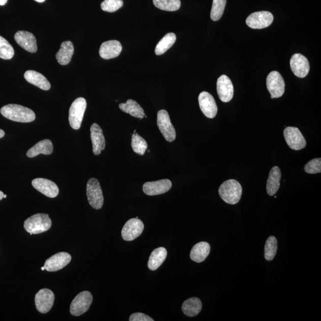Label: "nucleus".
<instances>
[{
    "mask_svg": "<svg viewBox=\"0 0 321 321\" xmlns=\"http://www.w3.org/2000/svg\"><path fill=\"white\" fill-rule=\"evenodd\" d=\"M0 112L8 119L20 123H30L36 118L32 110L17 104L7 105L2 108Z\"/></svg>",
    "mask_w": 321,
    "mask_h": 321,
    "instance_id": "f257e3e1",
    "label": "nucleus"
},
{
    "mask_svg": "<svg viewBox=\"0 0 321 321\" xmlns=\"http://www.w3.org/2000/svg\"><path fill=\"white\" fill-rule=\"evenodd\" d=\"M219 196L227 204L235 205L240 201L242 187L238 181L230 179L224 181L218 189Z\"/></svg>",
    "mask_w": 321,
    "mask_h": 321,
    "instance_id": "f03ea898",
    "label": "nucleus"
},
{
    "mask_svg": "<svg viewBox=\"0 0 321 321\" xmlns=\"http://www.w3.org/2000/svg\"><path fill=\"white\" fill-rule=\"evenodd\" d=\"M52 221L49 215L37 214L27 218L24 222V228L30 235L47 231L51 228Z\"/></svg>",
    "mask_w": 321,
    "mask_h": 321,
    "instance_id": "7ed1b4c3",
    "label": "nucleus"
},
{
    "mask_svg": "<svg viewBox=\"0 0 321 321\" xmlns=\"http://www.w3.org/2000/svg\"><path fill=\"white\" fill-rule=\"evenodd\" d=\"M86 106V100L83 98L80 97L73 101L71 108H70L69 123L71 126L75 130H78L81 126Z\"/></svg>",
    "mask_w": 321,
    "mask_h": 321,
    "instance_id": "20e7f679",
    "label": "nucleus"
},
{
    "mask_svg": "<svg viewBox=\"0 0 321 321\" xmlns=\"http://www.w3.org/2000/svg\"><path fill=\"white\" fill-rule=\"evenodd\" d=\"M86 195L89 203L95 209H100L104 204V197L99 181L91 178L86 186Z\"/></svg>",
    "mask_w": 321,
    "mask_h": 321,
    "instance_id": "39448f33",
    "label": "nucleus"
},
{
    "mask_svg": "<svg viewBox=\"0 0 321 321\" xmlns=\"http://www.w3.org/2000/svg\"><path fill=\"white\" fill-rule=\"evenodd\" d=\"M157 125L167 141L172 142L175 140V129L171 122L169 114L166 110H162L158 111L157 114Z\"/></svg>",
    "mask_w": 321,
    "mask_h": 321,
    "instance_id": "423d86ee",
    "label": "nucleus"
},
{
    "mask_svg": "<svg viewBox=\"0 0 321 321\" xmlns=\"http://www.w3.org/2000/svg\"><path fill=\"white\" fill-rule=\"evenodd\" d=\"M93 301L91 293L88 291L80 292L73 300L71 305L72 315L79 316L88 311Z\"/></svg>",
    "mask_w": 321,
    "mask_h": 321,
    "instance_id": "0eeeda50",
    "label": "nucleus"
},
{
    "mask_svg": "<svg viewBox=\"0 0 321 321\" xmlns=\"http://www.w3.org/2000/svg\"><path fill=\"white\" fill-rule=\"evenodd\" d=\"M273 14L267 11L254 12L246 19V24L250 28L261 29L270 26L273 23Z\"/></svg>",
    "mask_w": 321,
    "mask_h": 321,
    "instance_id": "6e6552de",
    "label": "nucleus"
},
{
    "mask_svg": "<svg viewBox=\"0 0 321 321\" xmlns=\"http://www.w3.org/2000/svg\"><path fill=\"white\" fill-rule=\"evenodd\" d=\"M267 87L268 91L274 99H278L285 91V82L280 73L277 71L271 72L267 78Z\"/></svg>",
    "mask_w": 321,
    "mask_h": 321,
    "instance_id": "1a4fd4ad",
    "label": "nucleus"
},
{
    "mask_svg": "<svg viewBox=\"0 0 321 321\" xmlns=\"http://www.w3.org/2000/svg\"><path fill=\"white\" fill-rule=\"evenodd\" d=\"M284 137L289 147L295 151H299L306 147L305 139L297 127H286L284 131Z\"/></svg>",
    "mask_w": 321,
    "mask_h": 321,
    "instance_id": "9d476101",
    "label": "nucleus"
},
{
    "mask_svg": "<svg viewBox=\"0 0 321 321\" xmlns=\"http://www.w3.org/2000/svg\"><path fill=\"white\" fill-rule=\"evenodd\" d=\"M144 229V223L140 219L137 218L129 219L122 229V238L130 242L140 236Z\"/></svg>",
    "mask_w": 321,
    "mask_h": 321,
    "instance_id": "9b49d317",
    "label": "nucleus"
},
{
    "mask_svg": "<svg viewBox=\"0 0 321 321\" xmlns=\"http://www.w3.org/2000/svg\"><path fill=\"white\" fill-rule=\"evenodd\" d=\"M55 296L50 289H41L37 293L35 302L37 310L41 313L50 311L54 305Z\"/></svg>",
    "mask_w": 321,
    "mask_h": 321,
    "instance_id": "f8f14e48",
    "label": "nucleus"
},
{
    "mask_svg": "<svg viewBox=\"0 0 321 321\" xmlns=\"http://www.w3.org/2000/svg\"><path fill=\"white\" fill-rule=\"evenodd\" d=\"M199 104L202 112L209 118H213L217 114L218 107L215 101L210 93L202 92L198 98Z\"/></svg>",
    "mask_w": 321,
    "mask_h": 321,
    "instance_id": "ddd939ff",
    "label": "nucleus"
},
{
    "mask_svg": "<svg viewBox=\"0 0 321 321\" xmlns=\"http://www.w3.org/2000/svg\"><path fill=\"white\" fill-rule=\"evenodd\" d=\"M72 256L66 252H59L48 258L45 261L44 267L45 270L49 272H55L60 270L71 263Z\"/></svg>",
    "mask_w": 321,
    "mask_h": 321,
    "instance_id": "4468645a",
    "label": "nucleus"
},
{
    "mask_svg": "<svg viewBox=\"0 0 321 321\" xmlns=\"http://www.w3.org/2000/svg\"><path fill=\"white\" fill-rule=\"evenodd\" d=\"M290 64L293 73L298 78H305L308 75L310 71L309 62L304 55L301 54L293 55Z\"/></svg>",
    "mask_w": 321,
    "mask_h": 321,
    "instance_id": "2eb2a0df",
    "label": "nucleus"
},
{
    "mask_svg": "<svg viewBox=\"0 0 321 321\" xmlns=\"http://www.w3.org/2000/svg\"><path fill=\"white\" fill-rule=\"evenodd\" d=\"M172 187V181L169 179H163L145 183L143 186V191L149 196H155L167 192Z\"/></svg>",
    "mask_w": 321,
    "mask_h": 321,
    "instance_id": "dca6fc26",
    "label": "nucleus"
},
{
    "mask_svg": "<svg viewBox=\"0 0 321 321\" xmlns=\"http://www.w3.org/2000/svg\"><path fill=\"white\" fill-rule=\"evenodd\" d=\"M217 90L219 99L222 102L228 103L234 95V88L232 80L228 76L221 75L217 80Z\"/></svg>",
    "mask_w": 321,
    "mask_h": 321,
    "instance_id": "f3484780",
    "label": "nucleus"
},
{
    "mask_svg": "<svg viewBox=\"0 0 321 321\" xmlns=\"http://www.w3.org/2000/svg\"><path fill=\"white\" fill-rule=\"evenodd\" d=\"M32 184L35 189L47 197L53 198L58 195L59 189L57 184L50 180L37 178L33 180Z\"/></svg>",
    "mask_w": 321,
    "mask_h": 321,
    "instance_id": "a211bd4d",
    "label": "nucleus"
},
{
    "mask_svg": "<svg viewBox=\"0 0 321 321\" xmlns=\"http://www.w3.org/2000/svg\"><path fill=\"white\" fill-rule=\"evenodd\" d=\"M15 40L24 50L32 53L37 51V40L32 33L25 30L18 31L15 34Z\"/></svg>",
    "mask_w": 321,
    "mask_h": 321,
    "instance_id": "6ab92c4d",
    "label": "nucleus"
},
{
    "mask_svg": "<svg viewBox=\"0 0 321 321\" xmlns=\"http://www.w3.org/2000/svg\"><path fill=\"white\" fill-rule=\"evenodd\" d=\"M90 138H91L93 147V153L99 155L106 148V139L100 125L93 123L90 127Z\"/></svg>",
    "mask_w": 321,
    "mask_h": 321,
    "instance_id": "aec40b11",
    "label": "nucleus"
},
{
    "mask_svg": "<svg viewBox=\"0 0 321 321\" xmlns=\"http://www.w3.org/2000/svg\"><path fill=\"white\" fill-rule=\"evenodd\" d=\"M122 51V45L119 41L111 40L101 44L100 55L101 58L109 60L118 56Z\"/></svg>",
    "mask_w": 321,
    "mask_h": 321,
    "instance_id": "412c9836",
    "label": "nucleus"
},
{
    "mask_svg": "<svg viewBox=\"0 0 321 321\" xmlns=\"http://www.w3.org/2000/svg\"><path fill=\"white\" fill-rule=\"evenodd\" d=\"M281 173L280 168L275 166L271 169L267 183V191L270 196H274L280 187Z\"/></svg>",
    "mask_w": 321,
    "mask_h": 321,
    "instance_id": "4be33fe9",
    "label": "nucleus"
},
{
    "mask_svg": "<svg viewBox=\"0 0 321 321\" xmlns=\"http://www.w3.org/2000/svg\"><path fill=\"white\" fill-rule=\"evenodd\" d=\"M24 77L26 81L41 89L48 90L51 88L50 83L44 75L39 72L27 71L24 73Z\"/></svg>",
    "mask_w": 321,
    "mask_h": 321,
    "instance_id": "5701e85b",
    "label": "nucleus"
},
{
    "mask_svg": "<svg viewBox=\"0 0 321 321\" xmlns=\"http://www.w3.org/2000/svg\"><path fill=\"white\" fill-rule=\"evenodd\" d=\"M211 246L205 242L198 243L191 249L190 253V259L195 263L204 262L210 253Z\"/></svg>",
    "mask_w": 321,
    "mask_h": 321,
    "instance_id": "b1692460",
    "label": "nucleus"
},
{
    "mask_svg": "<svg viewBox=\"0 0 321 321\" xmlns=\"http://www.w3.org/2000/svg\"><path fill=\"white\" fill-rule=\"evenodd\" d=\"M74 53V46L71 41L63 42L61 45L60 50L55 55L59 64L65 66L71 62Z\"/></svg>",
    "mask_w": 321,
    "mask_h": 321,
    "instance_id": "393cba45",
    "label": "nucleus"
},
{
    "mask_svg": "<svg viewBox=\"0 0 321 321\" xmlns=\"http://www.w3.org/2000/svg\"><path fill=\"white\" fill-rule=\"evenodd\" d=\"M53 152V145L50 140L44 139L41 141L27 152V156L29 158H34L39 154L50 155Z\"/></svg>",
    "mask_w": 321,
    "mask_h": 321,
    "instance_id": "a878e982",
    "label": "nucleus"
},
{
    "mask_svg": "<svg viewBox=\"0 0 321 321\" xmlns=\"http://www.w3.org/2000/svg\"><path fill=\"white\" fill-rule=\"evenodd\" d=\"M167 251L163 247L155 249L151 253L149 256L148 263L149 269L151 271H155L163 264L166 259Z\"/></svg>",
    "mask_w": 321,
    "mask_h": 321,
    "instance_id": "bb28decb",
    "label": "nucleus"
},
{
    "mask_svg": "<svg viewBox=\"0 0 321 321\" xmlns=\"http://www.w3.org/2000/svg\"><path fill=\"white\" fill-rule=\"evenodd\" d=\"M120 109L125 113L131 115L132 116L142 119L145 116L144 110H143L137 101L128 100L125 103L119 105Z\"/></svg>",
    "mask_w": 321,
    "mask_h": 321,
    "instance_id": "cd10ccee",
    "label": "nucleus"
},
{
    "mask_svg": "<svg viewBox=\"0 0 321 321\" xmlns=\"http://www.w3.org/2000/svg\"><path fill=\"white\" fill-rule=\"evenodd\" d=\"M202 308V302L198 298H191L186 300L181 307L184 315L189 317L198 315L201 311Z\"/></svg>",
    "mask_w": 321,
    "mask_h": 321,
    "instance_id": "c85d7f7f",
    "label": "nucleus"
},
{
    "mask_svg": "<svg viewBox=\"0 0 321 321\" xmlns=\"http://www.w3.org/2000/svg\"><path fill=\"white\" fill-rule=\"evenodd\" d=\"M176 36L174 33H169L166 35L156 45L155 53L157 55L165 54L175 43Z\"/></svg>",
    "mask_w": 321,
    "mask_h": 321,
    "instance_id": "c756f323",
    "label": "nucleus"
},
{
    "mask_svg": "<svg viewBox=\"0 0 321 321\" xmlns=\"http://www.w3.org/2000/svg\"><path fill=\"white\" fill-rule=\"evenodd\" d=\"M278 249V243L276 237L270 236L266 241L265 245L264 256L268 261L274 260Z\"/></svg>",
    "mask_w": 321,
    "mask_h": 321,
    "instance_id": "7c9ffc66",
    "label": "nucleus"
},
{
    "mask_svg": "<svg viewBox=\"0 0 321 321\" xmlns=\"http://www.w3.org/2000/svg\"><path fill=\"white\" fill-rule=\"evenodd\" d=\"M132 147L135 153L140 155H144L148 148L147 142L137 134L136 131H134L132 137Z\"/></svg>",
    "mask_w": 321,
    "mask_h": 321,
    "instance_id": "2f4dec72",
    "label": "nucleus"
},
{
    "mask_svg": "<svg viewBox=\"0 0 321 321\" xmlns=\"http://www.w3.org/2000/svg\"><path fill=\"white\" fill-rule=\"evenodd\" d=\"M156 8L168 12H174L179 10L181 6L180 0H153Z\"/></svg>",
    "mask_w": 321,
    "mask_h": 321,
    "instance_id": "473e14b6",
    "label": "nucleus"
},
{
    "mask_svg": "<svg viewBox=\"0 0 321 321\" xmlns=\"http://www.w3.org/2000/svg\"><path fill=\"white\" fill-rule=\"evenodd\" d=\"M227 0H213L211 12V18L213 21H218L224 13Z\"/></svg>",
    "mask_w": 321,
    "mask_h": 321,
    "instance_id": "72a5a7b5",
    "label": "nucleus"
},
{
    "mask_svg": "<svg viewBox=\"0 0 321 321\" xmlns=\"http://www.w3.org/2000/svg\"><path fill=\"white\" fill-rule=\"evenodd\" d=\"M15 55V51L8 41L0 36V58L4 60H10Z\"/></svg>",
    "mask_w": 321,
    "mask_h": 321,
    "instance_id": "f704fd0d",
    "label": "nucleus"
},
{
    "mask_svg": "<svg viewBox=\"0 0 321 321\" xmlns=\"http://www.w3.org/2000/svg\"><path fill=\"white\" fill-rule=\"evenodd\" d=\"M123 5V0H104L101 8L105 12L113 13L120 9Z\"/></svg>",
    "mask_w": 321,
    "mask_h": 321,
    "instance_id": "c9c22d12",
    "label": "nucleus"
},
{
    "mask_svg": "<svg viewBox=\"0 0 321 321\" xmlns=\"http://www.w3.org/2000/svg\"><path fill=\"white\" fill-rule=\"evenodd\" d=\"M305 172L309 174H317L321 172V159L315 158L310 160L305 166Z\"/></svg>",
    "mask_w": 321,
    "mask_h": 321,
    "instance_id": "e433bc0d",
    "label": "nucleus"
},
{
    "mask_svg": "<svg viewBox=\"0 0 321 321\" xmlns=\"http://www.w3.org/2000/svg\"><path fill=\"white\" fill-rule=\"evenodd\" d=\"M130 321H153L151 317L142 313H133L129 318Z\"/></svg>",
    "mask_w": 321,
    "mask_h": 321,
    "instance_id": "4c0bfd02",
    "label": "nucleus"
},
{
    "mask_svg": "<svg viewBox=\"0 0 321 321\" xmlns=\"http://www.w3.org/2000/svg\"><path fill=\"white\" fill-rule=\"evenodd\" d=\"M5 135V132H4V131L2 130V129H0V139L4 137Z\"/></svg>",
    "mask_w": 321,
    "mask_h": 321,
    "instance_id": "58836bf2",
    "label": "nucleus"
},
{
    "mask_svg": "<svg viewBox=\"0 0 321 321\" xmlns=\"http://www.w3.org/2000/svg\"><path fill=\"white\" fill-rule=\"evenodd\" d=\"M8 0H0V6H4L8 2Z\"/></svg>",
    "mask_w": 321,
    "mask_h": 321,
    "instance_id": "ea45409f",
    "label": "nucleus"
},
{
    "mask_svg": "<svg viewBox=\"0 0 321 321\" xmlns=\"http://www.w3.org/2000/svg\"><path fill=\"white\" fill-rule=\"evenodd\" d=\"M3 196H4V194H3V191H0V201L3 200Z\"/></svg>",
    "mask_w": 321,
    "mask_h": 321,
    "instance_id": "a19ab883",
    "label": "nucleus"
},
{
    "mask_svg": "<svg viewBox=\"0 0 321 321\" xmlns=\"http://www.w3.org/2000/svg\"><path fill=\"white\" fill-rule=\"evenodd\" d=\"M35 1H36L38 3H43L45 1V0H35Z\"/></svg>",
    "mask_w": 321,
    "mask_h": 321,
    "instance_id": "79ce46f5",
    "label": "nucleus"
},
{
    "mask_svg": "<svg viewBox=\"0 0 321 321\" xmlns=\"http://www.w3.org/2000/svg\"><path fill=\"white\" fill-rule=\"evenodd\" d=\"M45 270V267H42V268H41V270H42V271H44V270Z\"/></svg>",
    "mask_w": 321,
    "mask_h": 321,
    "instance_id": "37998d69",
    "label": "nucleus"
},
{
    "mask_svg": "<svg viewBox=\"0 0 321 321\" xmlns=\"http://www.w3.org/2000/svg\"><path fill=\"white\" fill-rule=\"evenodd\" d=\"M7 195L4 194V196H3V198H6Z\"/></svg>",
    "mask_w": 321,
    "mask_h": 321,
    "instance_id": "c03bdc74",
    "label": "nucleus"
}]
</instances>
